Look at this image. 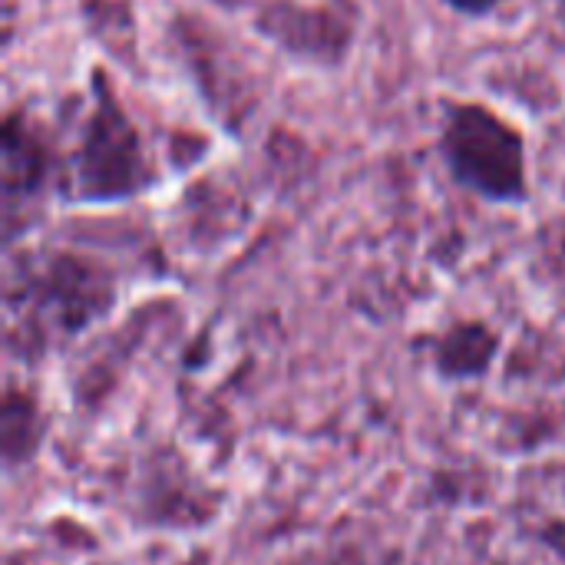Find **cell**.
Listing matches in <instances>:
<instances>
[{
	"label": "cell",
	"instance_id": "obj_1",
	"mask_svg": "<svg viewBox=\"0 0 565 565\" xmlns=\"http://www.w3.org/2000/svg\"><path fill=\"white\" fill-rule=\"evenodd\" d=\"M96 103L89 106L79 146L73 156V192L70 202L83 205H116L142 195L156 182V169L146 159L142 139L122 103L116 99L109 76L93 79Z\"/></svg>",
	"mask_w": 565,
	"mask_h": 565
},
{
	"label": "cell",
	"instance_id": "obj_2",
	"mask_svg": "<svg viewBox=\"0 0 565 565\" xmlns=\"http://www.w3.org/2000/svg\"><path fill=\"white\" fill-rule=\"evenodd\" d=\"M440 152L457 185L493 205L526 202V139L487 103H454L447 109Z\"/></svg>",
	"mask_w": 565,
	"mask_h": 565
},
{
	"label": "cell",
	"instance_id": "obj_3",
	"mask_svg": "<svg viewBox=\"0 0 565 565\" xmlns=\"http://www.w3.org/2000/svg\"><path fill=\"white\" fill-rule=\"evenodd\" d=\"M46 175V152L33 129H20V116L10 113L3 126V192L7 209L17 195L30 199Z\"/></svg>",
	"mask_w": 565,
	"mask_h": 565
},
{
	"label": "cell",
	"instance_id": "obj_4",
	"mask_svg": "<svg viewBox=\"0 0 565 565\" xmlns=\"http://www.w3.org/2000/svg\"><path fill=\"white\" fill-rule=\"evenodd\" d=\"M450 10H457V13H463V17H487V13H493L503 0H444Z\"/></svg>",
	"mask_w": 565,
	"mask_h": 565
}]
</instances>
